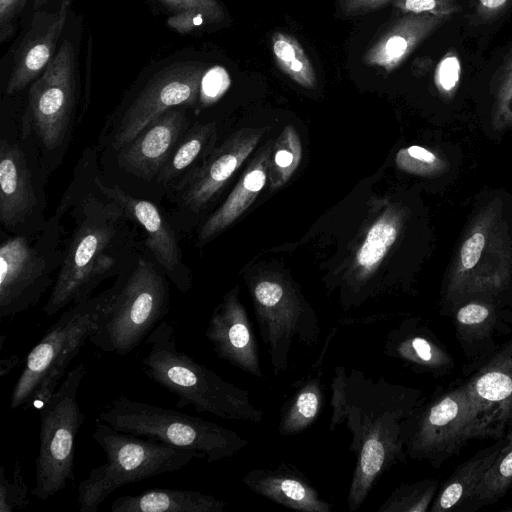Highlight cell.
<instances>
[{
    "instance_id": "6da1fadb",
    "label": "cell",
    "mask_w": 512,
    "mask_h": 512,
    "mask_svg": "<svg viewBox=\"0 0 512 512\" xmlns=\"http://www.w3.org/2000/svg\"><path fill=\"white\" fill-rule=\"evenodd\" d=\"M421 392L373 378L356 368L336 366L331 381L329 430L344 426L355 464L347 505L357 511L383 474L406 462L404 421L422 405Z\"/></svg>"
},
{
    "instance_id": "7a4b0ae2",
    "label": "cell",
    "mask_w": 512,
    "mask_h": 512,
    "mask_svg": "<svg viewBox=\"0 0 512 512\" xmlns=\"http://www.w3.org/2000/svg\"><path fill=\"white\" fill-rule=\"evenodd\" d=\"M75 212V230L43 307L48 316L90 298L100 282L118 271V256L126 244L129 218L113 201L104 203L88 195L81 199Z\"/></svg>"
},
{
    "instance_id": "3957f363",
    "label": "cell",
    "mask_w": 512,
    "mask_h": 512,
    "mask_svg": "<svg viewBox=\"0 0 512 512\" xmlns=\"http://www.w3.org/2000/svg\"><path fill=\"white\" fill-rule=\"evenodd\" d=\"M176 338L175 322L162 320L144 340L149 350L142 364L149 379L178 396V408L192 406L198 413L227 420L262 421L263 411L249 391L178 350Z\"/></svg>"
},
{
    "instance_id": "277c9868",
    "label": "cell",
    "mask_w": 512,
    "mask_h": 512,
    "mask_svg": "<svg viewBox=\"0 0 512 512\" xmlns=\"http://www.w3.org/2000/svg\"><path fill=\"white\" fill-rule=\"evenodd\" d=\"M494 407L477 399L467 383L419 406L403 423L407 457L439 467L470 440L502 435Z\"/></svg>"
},
{
    "instance_id": "5b68a950",
    "label": "cell",
    "mask_w": 512,
    "mask_h": 512,
    "mask_svg": "<svg viewBox=\"0 0 512 512\" xmlns=\"http://www.w3.org/2000/svg\"><path fill=\"white\" fill-rule=\"evenodd\" d=\"M118 282L73 304L28 353L10 397V408L39 409L55 392L72 360L89 341L113 299Z\"/></svg>"
},
{
    "instance_id": "8992f818",
    "label": "cell",
    "mask_w": 512,
    "mask_h": 512,
    "mask_svg": "<svg viewBox=\"0 0 512 512\" xmlns=\"http://www.w3.org/2000/svg\"><path fill=\"white\" fill-rule=\"evenodd\" d=\"M106 455V462L93 468L79 483L80 512H96L118 488L133 482L175 472L204 455L162 442L120 432L98 421L92 434Z\"/></svg>"
},
{
    "instance_id": "52a82bcc",
    "label": "cell",
    "mask_w": 512,
    "mask_h": 512,
    "mask_svg": "<svg viewBox=\"0 0 512 512\" xmlns=\"http://www.w3.org/2000/svg\"><path fill=\"white\" fill-rule=\"evenodd\" d=\"M98 420L120 432L197 451L209 463L230 458L249 444L214 422L123 395L112 400Z\"/></svg>"
},
{
    "instance_id": "ba28073f",
    "label": "cell",
    "mask_w": 512,
    "mask_h": 512,
    "mask_svg": "<svg viewBox=\"0 0 512 512\" xmlns=\"http://www.w3.org/2000/svg\"><path fill=\"white\" fill-rule=\"evenodd\" d=\"M106 309L89 342L106 353L127 355L144 341L167 315L169 286L150 262L139 259Z\"/></svg>"
},
{
    "instance_id": "9c48e42d",
    "label": "cell",
    "mask_w": 512,
    "mask_h": 512,
    "mask_svg": "<svg viewBox=\"0 0 512 512\" xmlns=\"http://www.w3.org/2000/svg\"><path fill=\"white\" fill-rule=\"evenodd\" d=\"M256 322L274 375L287 371L295 343L315 346L321 328L316 313L282 274L263 271L248 279Z\"/></svg>"
},
{
    "instance_id": "30bf717a",
    "label": "cell",
    "mask_w": 512,
    "mask_h": 512,
    "mask_svg": "<svg viewBox=\"0 0 512 512\" xmlns=\"http://www.w3.org/2000/svg\"><path fill=\"white\" fill-rule=\"evenodd\" d=\"M85 374V363L68 371L52 396L38 409L40 445L31 494L40 500L56 495L75 478V440L85 419L77 392Z\"/></svg>"
},
{
    "instance_id": "8fae6325",
    "label": "cell",
    "mask_w": 512,
    "mask_h": 512,
    "mask_svg": "<svg viewBox=\"0 0 512 512\" xmlns=\"http://www.w3.org/2000/svg\"><path fill=\"white\" fill-rule=\"evenodd\" d=\"M510 239L498 204L476 215L449 273L447 298L456 302L469 296L494 294L511 276Z\"/></svg>"
},
{
    "instance_id": "7c38bea8",
    "label": "cell",
    "mask_w": 512,
    "mask_h": 512,
    "mask_svg": "<svg viewBox=\"0 0 512 512\" xmlns=\"http://www.w3.org/2000/svg\"><path fill=\"white\" fill-rule=\"evenodd\" d=\"M56 217L37 236L16 235L0 246V317L12 318L35 306L52 284L64 252L57 249Z\"/></svg>"
},
{
    "instance_id": "4fadbf2b",
    "label": "cell",
    "mask_w": 512,
    "mask_h": 512,
    "mask_svg": "<svg viewBox=\"0 0 512 512\" xmlns=\"http://www.w3.org/2000/svg\"><path fill=\"white\" fill-rule=\"evenodd\" d=\"M76 101V57L73 44L62 41L44 72L30 85L28 113L42 144L60 147L68 132Z\"/></svg>"
},
{
    "instance_id": "5bb4252c",
    "label": "cell",
    "mask_w": 512,
    "mask_h": 512,
    "mask_svg": "<svg viewBox=\"0 0 512 512\" xmlns=\"http://www.w3.org/2000/svg\"><path fill=\"white\" fill-rule=\"evenodd\" d=\"M204 73V65L196 61L174 63L156 73L124 112L112 148L119 151L165 111L194 104Z\"/></svg>"
},
{
    "instance_id": "9a60e30c",
    "label": "cell",
    "mask_w": 512,
    "mask_h": 512,
    "mask_svg": "<svg viewBox=\"0 0 512 512\" xmlns=\"http://www.w3.org/2000/svg\"><path fill=\"white\" fill-rule=\"evenodd\" d=\"M73 0H35L30 23L21 38L6 86L8 95L31 85L56 54Z\"/></svg>"
},
{
    "instance_id": "2e32d148",
    "label": "cell",
    "mask_w": 512,
    "mask_h": 512,
    "mask_svg": "<svg viewBox=\"0 0 512 512\" xmlns=\"http://www.w3.org/2000/svg\"><path fill=\"white\" fill-rule=\"evenodd\" d=\"M265 131L266 128H242L210 151L178 186L184 204L194 212L206 208L250 156Z\"/></svg>"
},
{
    "instance_id": "e0dca14e",
    "label": "cell",
    "mask_w": 512,
    "mask_h": 512,
    "mask_svg": "<svg viewBox=\"0 0 512 512\" xmlns=\"http://www.w3.org/2000/svg\"><path fill=\"white\" fill-rule=\"evenodd\" d=\"M205 336L218 358L256 378H265L253 325L238 287L227 292L214 309Z\"/></svg>"
},
{
    "instance_id": "ac0fdd59",
    "label": "cell",
    "mask_w": 512,
    "mask_h": 512,
    "mask_svg": "<svg viewBox=\"0 0 512 512\" xmlns=\"http://www.w3.org/2000/svg\"><path fill=\"white\" fill-rule=\"evenodd\" d=\"M95 183L107 199L116 203L130 220L143 228L146 235L144 244L163 272L181 292H186L191 286V276L181 261L176 235L158 207L150 201L133 197L118 186H106L97 178Z\"/></svg>"
},
{
    "instance_id": "d6986e66",
    "label": "cell",
    "mask_w": 512,
    "mask_h": 512,
    "mask_svg": "<svg viewBox=\"0 0 512 512\" xmlns=\"http://www.w3.org/2000/svg\"><path fill=\"white\" fill-rule=\"evenodd\" d=\"M187 125L183 106L165 111L119 150V165L142 179H152L181 141Z\"/></svg>"
},
{
    "instance_id": "ffe728a7",
    "label": "cell",
    "mask_w": 512,
    "mask_h": 512,
    "mask_svg": "<svg viewBox=\"0 0 512 512\" xmlns=\"http://www.w3.org/2000/svg\"><path fill=\"white\" fill-rule=\"evenodd\" d=\"M253 492L287 508L303 512H331L332 506L321 498L318 490L296 468L280 465L276 468L250 470L242 479Z\"/></svg>"
},
{
    "instance_id": "44dd1931",
    "label": "cell",
    "mask_w": 512,
    "mask_h": 512,
    "mask_svg": "<svg viewBox=\"0 0 512 512\" xmlns=\"http://www.w3.org/2000/svg\"><path fill=\"white\" fill-rule=\"evenodd\" d=\"M37 197L25 155L5 139L0 144V220L7 229L18 228L33 213Z\"/></svg>"
},
{
    "instance_id": "7402d4cb",
    "label": "cell",
    "mask_w": 512,
    "mask_h": 512,
    "mask_svg": "<svg viewBox=\"0 0 512 512\" xmlns=\"http://www.w3.org/2000/svg\"><path fill=\"white\" fill-rule=\"evenodd\" d=\"M403 224V212L391 206L370 226L357 249L349 275L345 278L348 304L359 303L367 282L378 270L382 261L397 240Z\"/></svg>"
},
{
    "instance_id": "603a6c76",
    "label": "cell",
    "mask_w": 512,
    "mask_h": 512,
    "mask_svg": "<svg viewBox=\"0 0 512 512\" xmlns=\"http://www.w3.org/2000/svg\"><path fill=\"white\" fill-rule=\"evenodd\" d=\"M448 19L427 13L404 14L369 47L363 55L364 64L393 71Z\"/></svg>"
},
{
    "instance_id": "cb8c5ba5",
    "label": "cell",
    "mask_w": 512,
    "mask_h": 512,
    "mask_svg": "<svg viewBox=\"0 0 512 512\" xmlns=\"http://www.w3.org/2000/svg\"><path fill=\"white\" fill-rule=\"evenodd\" d=\"M336 329L328 334L317 361L312 363L301 379L293 383L294 391L280 410L278 434L292 436L304 432L319 417L325 405L326 385L323 364Z\"/></svg>"
},
{
    "instance_id": "d4e9b609",
    "label": "cell",
    "mask_w": 512,
    "mask_h": 512,
    "mask_svg": "<svg viewBox=\"0 0 512 512\" xmlns=\"http://www.w3.org/2000/svg\"><path fill=\"white\" fill-rule=\"evenodd\" d=\"M273 141L256 153L222 205L204 222L198 233L199 244L216 237L232 225L255 201L268 180Z\"/></svg>"
},
{
    "instance_id": "484cf974",
    "label": "cell",
    "mask_w": 512,
    "mask_h": 512,
    "mask_svg": "<svg viewBox=\"0 0 512 512\" xmlns=\"http://www.w3.org/2000/svg\"><path fill=\"white\" fill-rule=\"evenodd\" d=\"M383 354L403 362L417 372L441 374L453 364L449 353L428 331L411 321L400 324L387 334Z\"/></svg>"
},
{
    "instance_id": "4316f807",
    "label": "cell",
    "mask_w": 512,
    "mask_h": 512,
    "mask_svg": "<svg viewBox=\"0 0 512 512\" xmlns=\"http://www.w3.org/2000/svg\"><path fill=\"white\" fill-rule=\"evenodd\" d=\"M227 502L199 491L159 488L116 498L111 512H223Z\"/></svg>"
},
{
    "instance_id": "83f0119b",
    "label": "cell",
    "mask_w": 512,
    "mask_h": 512,
    "mask_svg": "<svg viewBox=\"0 0 512 512\" xmlns=\"http://www.w3.org/2000/svg\"><path fill=\"white\" fill-rule=\"evenodd\" d=\"M466 383L477 399L494 407L498 421L505 427L512 419V342Z\"/></svg>"
},
{
    "instance_id": "f1b7e54d",
    "label": "cell",
    "mask_w": 512,
    "mask_h": 512,
    "mask_svg": "<svg viewBox=\"0 0 512 512\" xmlns=\"http://www.w3.org/2000/svg\"><path fill=\"white\" fill-rule=\"evenodd\" d=\"M503 440L479 450L457 467L436 494L430 512L455 510L468 503L485 473L494 463Z\"/></svg>"
},
{
    "instance_id": "f546056e",
    "label": "cell",
    "mask_w": 512,
    "mask_h": 512,
    "mask_svg": "<svg viewBox=\"0 0 512 512\" xmlns=\"http://www.w3.org/2000/svg\"><path fill=\"white\" fill-rule=\"evenodd\" d=\"M216 136L215 123L196 124L178 143L173 153L157 175L160 183H169L185 171L201 156H206L208 148Z\"/></svg>"
},
{
    "instance_id": "4dcf8cb0",
    "label": "cell",
    "mask_w": 512,
    "mask_h": 512,
    "mask_svg": "<svg viewBox=\"0 0 512 512\" xmlns=\"http://www.w3.org/2000/svg\"><path fill=\"white\" fill-rule=\"evenodd\" d=\"M271 47L276 65L292 81L306 89L317 87L313 65L294 36L276 31L271 38Z\"/></svg>"
},
{
    "instance_id": "1f68e13d",
    "label": "cell",
    "mask_w": 512,
    "mask_h": 512,
    "mask_svg": "<svg viewBox=\"0 0 512 512\" xmlns=\"http://www.w3.org/2000/svg\"><path fill=\"white\" fill-rule=\"evenodd\" d=\"M512 484V431L505 437L502 447L477 486L469 504L476 509L501 498Z\"/></svg>"
},
{
    "instance_id": "d6a6232c",
    "label": "cell",
    "mask_w": 512,
    "mask_h": 512,
    "mask_svg": "<svg viewBox=\"0 0 512 512\" xmlns=\"http://www.w3.org/2000/svg\"><path fill=\"white\" fill-rule=\"evenodd\" d=\"M302 158V144L297 130L287 125L273 144L268 180L272 190L281 188L292 177Z\"/></svg>"
},
{
    "instance_id": "836d02e7",
    "label": "cell",
    "mask_w": 512,
    "mask_h": 512,
    "mask_svg": "<svg viewBox=\"0 0 512 512\" xmlns=\"http://www.w3.org/2000/svg\"><path fill=\"white\" fill-rule=\"evenodd\" d=\"M438 481L424 479L397 487L377 509L379 512H426L432 504Z\"/></svg>"
},
{
    "instance_id": "e575fe53",
    "label": "cell",
    "mask_w": 512,
    "mask_h": 512,
    "mask_svg": "<svg viewBox=\"0 0 512 512\" xmlns=\"http://www.w3.org/2000/svg\"><path fill=\"white\" fill-rule=\"evenodd\" d=\"M459 336L466 342L481 340L489 336L495 323L494 308L483 302H468L455 313Z\"/></svg>"
},
{
    "instance_id": "d590c367",
    "label": "cell",
    "mask_w": 512,
    "mask_h": 512,
    "mask_svg": "<svg viewBox=\"0 0 512 512\" xmlns=\"http://www.w3.org/2000/svg\"><path fill=\"white\" fill-rule=\"evenodd\" d=\"M492 124L497 131L512 125V47L497 71Z\"/></svg>"
},
{
    "instance_id": "8d00e7d4",
    "label": "cell",
    "mask_w": 512,
    "mask_h": 512,
    "mask_svg": "<svg viewBox=\"0 0 512 512\" xmlns=\"http://www.w3.org/2000/svg\"><path fill=\"white\" fill-rule=\"evenodd\" d=\"M395 163L400 170L420 176L438 175L446 168L443 159L417 145L400 149L396 154Z\"/></svg>"
},
{
    "instance_id": "74e56055",
    "label": "cell",
    "mask_w": 512,
    "mask_h": 512,
    "mask_svg": "<svg viewBox=\"0 0 512 512\" xmlns=\"http://www.w3.org/2000/svg\"><path fill=\"white\" fill-rule=\"evenodd\" d=\"M29 504L28 486L21 473V465L17 460L11 474H5L0 468V512H13L25 508Z\"/></svg>"
},
{
    "instance_id": "f35d334b",
    "label": "cell",
    "mask_w": 512,
    "mask_h": 512,
    "mask_svg": "<svg viewBox=\"0 0 512 512\" xmlns=\"http://www.w3.org/2000/svg\"><path fill=\"white\" fill-rule=\"evenodd\" d=\"M461 76V63L454 51L448 52L438 63L434 83L441 96L450 98L458 88Z\"/></svg>"
},
{
    "instance_id": "ab89813d",
    "label": "cell",
    "mask_w": 512,
    "mask_h": 512,
    "mask_svg": "<svg viewBox=\"0 0 512 512\" xmlns=\"http://www.w3.org/2000/svg\"><path fill=\"white\" fill-rule=\"evenodd\" d=\"M394 6L404 14L427 13L449 18L461 11L458 0H395Z\"/></svg>"
},
{
    "instance_id": "60d3db41",
    "label": "cell",
    "mask_w": 512,
    "mask_h": 512,
    "mask_svg": "<svg viewBox=\"0 0 512 512\" xmlns=\"http://www.w3.org/2000/svg\"><path fill=\"white\" fill-rule=\"evenodd\" d=\"M231 83L227 70L214 66L203 75L201 82V99L205 104L217 101L229 88Z\"/></svg>"
},
{
    "instance_id": "b9f144b4",
    "label": "cell",
    "mask_w": 512,
    "mask_h": 512,
    "mask_svg": "<svg viewBox=\"0 0 512 512\" xmlns=\"http://www.w3.org/2000/svg\"><path fill=\"white\" fill-rule=\"evenodd\" d=\"M28 0H0V42L15 33L21 13Z\"/></svg>"
},
{
    "instance_id": "7bdbcfd3",
    "label": "cell",
    "mask_w": 512,
    "mask_h": 512,
    "mask_svg": "<svg viewBox=\"0 0 512 512\" xmlns=\"http://www.w3.org/2000/svg\"><path fill=\"white\" fill-rule=\"evenodd\" d=\"M174 9L176 13L197 10L205 13L212 23H217L225 18V13L217 0H161Z\"/></svg>"
},
{
    "instance_id": "ee69618b",
    "label": "cell",
    "mask_w": 512,
    "mask_h": 512,
    "mask_svg": "<svg viewBox=\"0 0 512 512\" xmlns=\"http://www.w3.org/2000/svg\"><path fill=\"white\" fill-rule=\"evenodd\" d=\"M512 6V0H475L473 19L477 23H489L498 19Z\"/></svg>"
},
{
    "instance_id": "f6af8a7d",
    "label": "cell",
    "mask_w": 512,
    "mask_h": 512,
    "mask_svg": "<svg viewBox=\"0 0 512 512\" xmlns=\"http://www.w3.org/2000/svg\"><path fill=\"white\" fill-rule=\"evenodd\" d=\"M167 25L179 33L185 34L193 31L197 27L205 24L212 23L209 17L197 10H188L178 12L167 19Z\"/></svg>"
},
{
    "instance_id": "bcb514c9",
    "label": "cell",
    "mask_w": 512,
    "mask_h": 512,
    "mask_svg": "<svg viewBox=\"0 0 512 512\" xmlns=\"http://www.w3.org/2000/svg\"><path fill=\"white\" fill-rule=\"evenodd\" d=\"M395 0H340L339 10L343 16L354 17L366 14Z\"/></svg>"
},
{
    "instance_id": "7dc6e473",
    "label": "cell",
    "mask_w": 512,
    "mask_h": 512,
    "mask_svg": "<svg viewBox=\"0 0 512 512\" xmlns=\"http://www.w3.org/2000/svg\"><path fill=\"white\" fill-rule=\"evenodd\" d=\"M20 362V358L16 354H12L0 362V377L9 374Z\"/></svg>"
},
{
    "instance_id": "c3c4849f",
    "label": "cell",
    "mask_w": 512,
    "mask_h": 512,
    "mask_svg": "<svg viewBox=\"0 0 512 512\" xmlns=\"http://www.w3.org/2000/svg\"><path fill=\"white\" fill-rule=\"evenodd\" d=\"M432 63L430 58L418 59L414 63V71L420 75L425 74L431 68Z\"/></svg>"
},
{
    "instance_id": "681fc988",
    "label": "cell",
    "mask_w": 512,
    "mask_h": 512,
    "mask_svg": "<svg viewBox=\"0 0 512 512\" xmlns=\"http://www.w3.org/2000/svg\"><path fill=\"white\" fill-rule=\"evenodd\" d=\"M504 511L512 512V506H511V507H508V508H506V509H504Z\"/></svg>"
}]
</instances>
